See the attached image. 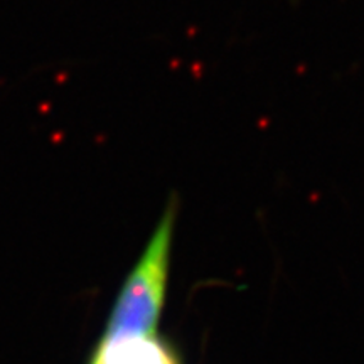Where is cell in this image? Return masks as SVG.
<instances>
[{
    "label": "cell",
    "mask_w": 364,
    "mask_h": 364,
    "mask_svg": "<svg viewBox=\"0 0 364 364\" xmlns=\"http://www.w3.org/2000/svg\"><path fill=\"white\" fill-rule=\"evenodd\" d=\"M177 216L179 198L177 194H172L147 247L122 287V292L108 318L105 341L157 336L169 280Z\"/></svg>",
    "instance_id": "cell-1"
},
{
    "label": "cell",
    "mask_w": 364,
    "mask_h": 364,
    "mask_svg": "<svg viewBox=\"0 0 364 364\" xmlns=\"http://www.w3.org/2000/svg\"><path fill=\"white\" fill-rule=\"evenodd\" d=\"M93 364H179L176 353L157 336L105 341Z\"/></svg>",
    "instance_id": "cell-2"
}]
</instances>
